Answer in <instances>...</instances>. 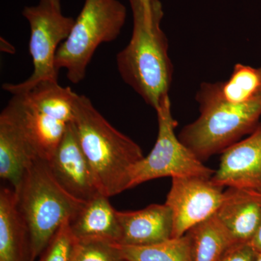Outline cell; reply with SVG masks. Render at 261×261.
Masks as SVG:
<instances>
[{"mask_svg":"<svg viewBox=\"0 0 261 261\" xmlns=\"http://www.w3.org/2000/svg\"><path fill=\"white\" fill-rule=\"evenodd\" d=\"M123 259L117 243L99 239H76L72 261H122Z\"/></svg>","mask_w":261,"mask_h":261,"instance_id":"obj_20","label":"cell"},{"mask_svg":"<svg viewBox=\"0 0 261 261\" xmlns=\"http://www.w3.org/2000/svg\"><path fill=\"white\" fill-rule=\"evenodd\" d=\"M22 14L30 25L29 53L34 70L20 83L3 84V89L12 95L24 93L41 82H58L56 53L75 22L63 14L61 0H39L37 5L25 7Z\"/></svg>","mask_w":261,"mask_h":261,"instance_id":"obj_6","label":"cell"},{"mask_svg":"<svg viewBox=\"0 0 261 261\" xmlns=\"http://www.w3.org/2000/svg\"><path fill=\"white\" fill-rule=\"evenodd\" d=\"M195 98L200 116L184 127L178 137L202 162L250 135L260 123V95L249 102L234 104L222 97L220 82H205Z\"/></svg>","mask_w":261,"mask_h":261,"instance_id":"obj_3","label":"cell"},{"mask_svg":"<svg viewBox=\"0 0 261 261\" xmlns=\"http://www.w3.org/2000/svg\"><path fill=\"white\" fill-rule=\"evenodd\" d=\"M216 214L237 243H250L261 223V193L227 187Z\"/></svg>","mask_w":261,"mask_h":261,"instance_id":"obj_13","label":"cell"},{"mask_svg":"<svg viewBox=\"0 0 261 261\" xmlns=\"http://www.w3.org/2000/svg\"><path fill=\"white\" fill-rule=\"evenodd\" d=\"M109 197L100 194L85 202L70 226L75 238L99 239L119 243L121 231L117 211L110 203Z\"/></svg>","mask_w":261,"mask_h":261,"instance_id":"obj_15","label":"cell"},{"mask_svg":"<svg viewBox=\"0 0 261 261\" xmlns=\"http://www.w3.org/2000/svg\"><path fill=\"white\" fill-rule=\"evenodd\" d=\"M28 224L13 189L0 192V261H34Z\"/></svg>","mask_w":261,"mask_h":261,"instance_id":"obj_14","label":"cell"},{"mask_svg":"<svg viewBox=\"0 0 261 261\" xmlns=\"http://www.w3.org/2000/svg\"><path fill=\"white\" fill-rule=\"evenodd\" d=\"M155 111L159 121L157 140L150 153L134 166L128 190L162 177L211 179L216 171L205 166L175 134L177 122L173 117L169 96L163 98Z\"/></svg>","mask_w":261,"mask_h":261,"instance_id":"obj_7","label":"cell"},{"mask_svg":"<svg viewBox=\"0 0 261 261\" xmlns=\"http://www.w3.org/2000/svg\"><path fill=\"white\" fill-rule=\"evenodd\" d=\"M21 137L8 120L0 116V176L16 191L25 171L35 161Z\"/></svg>","mask_w":261,"mask_h":261,"instance_id":"obj_17","label":"cell"},{"mask_svg":"<svg viewBox=\"0 0 261 261\" xmlns=\"http://www.w3.org/2000/svg\"><path fill=\"white\" fill-rule=\"evenodd\" d=\"M261 85L259 68L237 64L226 82H220L222 97L228 102L241 104L258 97Z\"/></svg>","mask_w":261,"mask_h":261,"instance_id":"obj_19","label":"cell"},{"mask_svg":"<svg viewBox=\"0 0 261 261\" xmlns=\"http://www.w3.org/2000/svg\"><path fill=\"white\" fill-rule=\"evenodd\" d=\"M258 251L250 243L233 245L220 261H255Z\"/></svg>","mask_w":261,"mask_h":261,"instance_id":"obj_22","label":"cell"},{"mask_svg":"<svg viewBox=\"0 0 261 261\" xmlns=\"http://www.w3.org/2000/svg\"><path fill=\"white\" fill-rule=\"evenodd\" d=\"M224 192V187L215 185L211 178H172L165 202L172 212V238H181L192 226L216 214Z\"/></svg>","mask_w":261,"mask_h":261,"instance_id":"obj_9","label":"cell"},{"mask_svg":"<svg viewBox=\"0 0 261 261\" xmlns=\"http://www.w3.org/2000/svg\"><path fill=\"white\" fill-rule=\"evenodd\" d=\"M122 261H128V260H126V259H123V260H122Z\"/></svg>","mask_w":261,"mask_h":261,"instance_id":"obj_27","label":"cell"},{"mask_svg":"<svg viewBox=\"0 0 261 261\" xmlns=\"http://www.w3.org/2000/svg\"><path fill=\"white\" fill-rule=\"evenodd\" d=\"M15 192L19 210L30 230L34 259L42 253L62 224L74 217L85 203L57 183L43 160L33 161Z\"/></svg>","mask_w":261,"mask_h":261,"instance_id":"obj_4","label":"cell"},{"mask_svg":"<svg viewBox=\"0 0 261 261\" xmlns=\"http://www.w3.org/2000/svg\"><path fill=\"white\" fill-rule=\"evenodd\" d=\"M123 259L128 261H193L186 235L147 246L118 244Z\"/></svg>","mask_w":261,"mask_h":261,"instance_id":"obj_18","label":"cell"},{"mask_svg":"<svg viewBox=\"0 0 261 261\" xmlns=\"http://www.w3.org/2000/svg\"><path fill=\"white\" fill-rule=\"evenodd\" d=\"M121 226L119 245L147 246L172 239V212L166 203L152 204L142 210L117 211Z\"/></svg>","mask_w":261,"mask_h":261,"instance_id":"obj_12","label":"cell"},{"mask_svg":"<svg viewBox=\"0 0 261 261\" xmlns=\"http://www.w3.org/2000/svg\"><path fill=\"white\" fill-rule=\"evenodd\" d=\"M0 116L13 125L34 159L45 161L53 157L70 124L36 107L24 94H13Z\"/></svg>","mask_w":261,"mask_h":261,"instance_id":"obj_8","label":"cell"},{"mask_svg":"<svg viewBox=\"0 0 261 261\" xmlns=\"http://www.w3.org/2000/svg\"><path fill=\"white\" fill-rule=\"evenodd\" d=\"M250 244L256 249L257 251H261V223Z\"/></svg>","mask_w":261,"mask_h":261,"instance_id":"obj_23","label":"cell"},{"mask_svg":"<svg viewBox=\"0 0 261 261\" xmlns=\"http://www.w3.org/2000/svg\"><path fill=\"white\" fill-rule=\"evenodd\" d=\"M211 181L221 187H238L261 193V122L246 139L222 152Z\"/></svg>","mask_w":261,"mask_h":261,"instance_id":"obj_11","label":"cell"},{"mask_svg":"<svg viewBox=\"0 0 261 261\" xmlns=\"http://www.w3.org/2000/svg\"><path fill=\"white\" fill-rule=\"evenodd\" d=\"M259 70H260V78H261V67H260V68H259ZM259 95H260V97H261V85H260V92H259Z\"/></svg>","mask_w":261,"mask_h":261,"instance_id":"obj_26","label":"cell"},{"mask_svg":"<svg viewBox=\"0 0 261 261\" xmlns=\"http://www.w3.org/2000/svg\"><path fill=\"white\" fill-rule=\"evenodd\" d=\"M126 17V8L118 0H85L69 36L57 51V70H65L71 83L82 82L96 49L116 40Z\"/></svg>","mask_w":261,"mask_h":261,"instance_id":"obj_5","label":"cell"},{"mask_svg":"<svg viewBox=\"0 0 261 261\" xmlns=\"http://www.w3.org/2000/svg\"><path fill=\"white\" fill-rule=\"evenodd\" d=\"M128 2L133 31L126 47L117 55V68L123 82L156 111L168 95L173 71L167 37L161 28L162 4L151 0L147 9L141 0Z\"/></svg>","mask_w":261,"mask_h":261,"instance_id":"obj_1","label":"cell"},{"mask_svg":"<svg viewBox=\"0 0 261 261\" xmlns=\"http://www.w3.org/2000/svg\"><path fill=\"white\" fill-rule=\"evenodd\" d=\"M71 124L102 194L111 197L128 190L130 172L145 157L140 146L114 128L85 95L77 94Z\"/></svg>","mask_w":261,"mask_h":261,"instance_id":"obj_2","label":"cell"},{"mask_svg":"<svg viewBox=\"0 0 261 261\" xmlns=\"http://www.w3.org/2000/svg\"><path fill=\"white\" fill-rule=\"evenodd\" d=\"M185 235L193 261H220L237 244L216 214L192 226Z\"/></svg>","mask_w":261,"mask_h":261,"instance_id":"obj_16","label":"cell"},{"mask_svg":"<svg viewBox=\"0 0 261 261\" xmlns=\"http://www.w3.org/2000/svg\"><path fill=\"white\" fill-rule=\"evenodd\" d=\"M70 220L65 221L55 233L39 261H72L76 239L70 228Z\"/></svg>","mask_w":261,"mask_h":261,"instance_id":"obj_21","label":"cell"},{"mask_svg":"<svg viewBox=\"0 0 261 261\" xmlns=\"http://www.w3.org/2000/svg\"><path fill=\"white\" fill-rule=\"evenodd\" d=\"M141 2L144 5V6L145 7V8H149V6H150L151 0H141Z\"/></svg>","mask_w":261,"mask_h":261,"instance_id":"obj_24","label":"cell"},{"mask_svg":"<svg viewBox=\"0 0 261 261\" xmlns=\"http://www.w3.org/2000/svg\"><path fill=\"white\" fill-rule=\"evenodd\" d=\"M255 261H261V251H258Z\"/></svg>","mask_w":261,"mask_h":261,"instance_id":"obj_25","label":"cell"},{"mask_svg":"<svg viewBox=\"0 0 261 261\" xmlns=\"http://www.w3.org/2000/svg\"><path fill=\"white\" fill-rule=\"evenodd\" d=\"M47 163L57 183L75 200L87 202L102 194L71 123Z\"/></svg>","mask_w":261,"mask_h":261,"instance_id":"obj_10","label":"cell"}]
</instances>
